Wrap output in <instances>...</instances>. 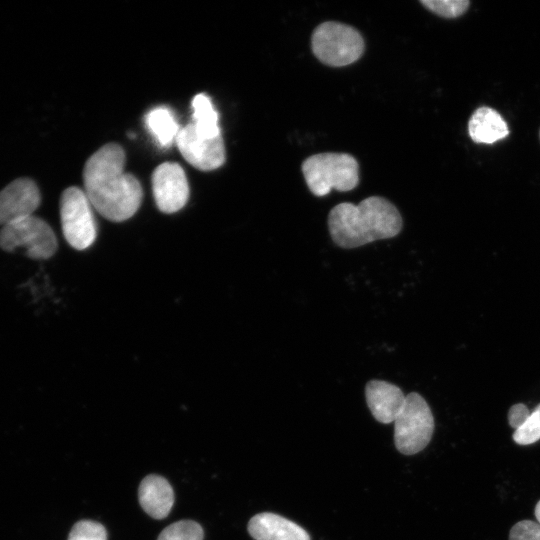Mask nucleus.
Returning a JSON list of instances; mask_svg holds the SVG:
<instances>
[{
	"label": "nucleus",
	"instance_id": "12",
	"mask_svg": "<svg viewBox=\"0 0 540 540\" xmlns=\"http://www.w3.org/2000/svg\"><path fill=\"white\" fill-rule=\"evenodd\" d=\"M248 532L255 540H311L304 528L271 512L253 516L248 523Z\"/></svg>",
	"mask_w": 540,
	"mask_h": 540
},
{
	"label": "nucleus",
	"instance_id": "22",
	"mask_svg": "<svg viewBox=\"0 0 540 540\" xmlns=\"http://www.w3.org/2000/svg\"><path fill=\"white\" fill-rule=\"evenodd\" d=\"M531 412L526 405L522 403L511 406L508 412V421L512 428H520L530 416Z\"/></svg>",
	"mask_w": 540,
	"mask_h": 540
},
{
	"label": "nucleus",
	"instance_id": "11",
	"mask_svg": "<svg viewBox=\"0 0 540 540\" xmlns=\"http://www.w3.org/2000/svg\"><path fill=\"white\" fill-rule=\"evenodd\" d=\"M365 397L373 417L383 424H389L402 410L406 395L392 383L371 380L366 384Z\"/></svg>",
	"mask_w": 540,
	"mask_h": 540
},
{
	"label": "nucleus",
	"instance_id": "3",
	"mask_svg": "<svg viewBox=\"0 0 540 540\" xmlns=\"http://www.w3.org/2000/svg\"><path fill=\"white\" fill-rule=\"evenodd\" d=\"M301 169L308 188L319 197L332 189L353 190L359 182L358 162L347 153L314 154L303 161Z\"/></svg>",
	"mask_w": 540,
	"mask_h": 540
},
{
	"label": "nucleus",
	"instance_id": "4",
	"mask_svg": "<svg viewBox=\"0 0 540 540\" xmlns=\"http://www.w3.org/2000/svg\"><path fill=\"white\" fill-rule=\"evenodd\" d=\"M311 47L313 54L323 64L342 67L356 62L362 56L365 43L354 27L327 21L314 29Z\"/></svg>",
	"mask_w": 540,
	"mask_h": 540
},
{
	"label": "nucleus",
	"instance_id": "16",
	"mask_svg": "<svg viewBox=\"0 0 540 540\" xmlns=\"http://www.w3.org/2000/svg\"><path fill=\"white\" fill-rule=\"evenodd\" d=\"M192 122L195 130L206 137L221 135L219 116L211 99L204 93L194 96L192 100Z\"/></svg>",
	"mask_w": 540,
	"mask_h": 540
},
{
	"label": "nucleus",
	"instance_id": "10",
	"mask_svg": "<svg viewBox=\"0 0 540 540\" xmlns=\"http://www.w3.org/2000/svg\"><path fill=\"white\" fill-rule=\"evenodd\" d=\"M40 201V192L33 180H14L0 191V225L33 215Z\"/></svg>",
	"mask_w": 540,
	"mask_h": 540
},
{
	"label": "nucleus",
	"instance_id": "18",
	"mask_svg": "<svg viewBox=\"0 0 540 540\" xmlns=\"http://www.w3.org/2000/svg\"><path fill=\"white\" fill-rule=\"evenodd\" d=\"M513 440L519 445H529L540 440V403L534 408L525 423L515 430Z\"/></svg>",
	"mask_w": 540,
	"mask_h": 540
},
{
	"label": "nucleus",
	"instance_id": "5",
	"mask_svg": "<svg viewBox=\"0 0 540 540\" xmlns=\"http://www.w3.org/2000/svg\"><path fill=\"white\" fill-rule=\"evenodd\" d=\"M434 432V418L425 399L416 392L406 395L402 410L394 421V443L405 455L422 451Z\"/></svg>",
	"mask_w": 540,
	"mask_h": 540
},
{
	"label": "nucleus",
	"instance_id": "14",
	"mask_svg": "<svg viewBox=\"0 0 540 540\" xmlns=\"http://www.w3.org/2000/svg\"><path fill=\"white\" fill-rule=\"evenodd\" d=\"M470 138L479 144H493L509 134L506 121L495 109L482 106L477 108L468 122Z\"/></svg>",
	"mask_w": 540,
	"mask_h": 540
},
{
	"label": "nucleus",
	"instance_id": "23",
	"mask_svg": "<svg viewBox=\"0 0 540 540\" xmlns=\"http://www.w3.org/2000/svg\"><path fill=\"white\" fill-rule=\"evenodd\" d=\"M535 517L540 524V501L536 504V507H535Z\"/></svg>",
	"mask_w": 540,
	"mask_h": 540
},
{
	"label": "nucleus",
	"instance_id": "7",
	"mask_svg": "<svg viewBox=\"0 0 540 540\" xmlns=\"http://www.w3.org/2000/svg\"><path fill=\"white\" fill-rule=\"evenodd\" d=\"M93 206L84 190L71 186L60 199V217L66 241L77 250L90 247L97 236Z\"/></svg>",
	"mask_w": 540,
	"mask_h": 540
},
{
	"label": "nucleus",
	"instance_id": "2",
	"mask_svg": "<svg viewBox=\"0 0 540 540\" xmlns=\"http://www.w3.org/2000/svg\"><path fill=\"white\" fill-rule=\"evenodd\" d=\"M398 209L387 199L371 196L355 205L343 202L328 215V228L334 243L342 248H356L370 242L392 238L402 229Z\"/></svg>",
	"mask_w": 540,
	"mask_h": 540
},
{
	"label": "nucleus",
	"instance_id": "15",
	"mask_svg": "<svg viewBox=\"0 0 540 540\" xmlns=\"http://www.w3.org/2000/svg\"><path fill=\"white\" fill-rule=\"evenodd\" d=\"M145 123L159 146L166 148L176 141L181 129L174 114L166 106H157L145 116Z\"/></svg>",
	"mask_w": 540,
	"mask_h": 540
},
{
	"label": "nucleus",
	"instance_id": "19",
	"mask_svg": "<svg viewBox=\"0 0 540 540\" xmlns=\"http://www.w3.org/2000/svg\"><path fill=\"white\" fill-rule=\"evenodd\" d=\"M420 3L428 10L445 18L461 16L470 4L468 0H421Z\"/></svg>",
	"mask_w": 540,
	"mask_h": 540
},
{
	"label": "nucleus",
	"instance_id": "6",
	"mask_svg": "<svg viewBox=\"0 0 540 540\" xmlns=\"http://www.w3.org/2000/svg\"><path fill=\"white\" fill-rule=\"evenodd\" d=\"M0 247L8 252L24 249L29 258L45 260L55 254L57 238L44 220L31 215L2 226Z\"/></svg>",
	"mask_w": 540,
	"mask_h": 540
},
{
	"label": "nucleus",
	"instance_id": "8",
	"mask_svg": "<svg viewBox=\"0 0 540 540\" xmlns=\"http://www.w3.org/2000/svg\"><path fill=\"white\" fill-rule=\"evenodd\" d=\"M175 143L184 159L199 170L211 171L225 162L222 136L200 135L191 123L181 127Z\"/></svg>",
	"mask_w": 540,
	"mask_h": 540
},
{
	"label": "nucleus",
	"instance_id": "24",
	"mask_svg": "<svg viewBox=\"0 0 540 540\" xmlns=\"http://www.w3.org/2000/svg\"><path fill=\"white\" fill-rule=\"evenodd\" d=\"M539 137H540V132H539Z\"/></svg>",
	"mask_w": 540,
	"mask_h": 540
},
{
	"label": "nucleus",
	"instance_id": "1",
	"mask_svg": "<svg viewBox=\"0 0 540 540\" xmlns=\"http://www.w3.org/2000/svg\"><path fill=\"white\" fill-rule=\"evenodd\" d=\"M125 159L119 144L108 143L88 158L83 170L84 192L93 208L113 222L132 217L143 198L138 179L124 171Z\"/></svg>",
	"mask_w": 540,
	"mask_h": 540
},
{
	"label": "nucleus",
	"instance_id": "9",
	"mask_svg": "<svg viewBox=\"0 0 540 540\" xmlns=\"http://www.w3.org/2000/svg\"><path fill=\"white\" fill-rule=\"evenodd\" d=\"M152 191L158 209L171 214L181 210L189 198V184L183 168L164 162L152 173Z\"/></svg>",
	"mask_w": 540,
	"mask_h": 540
},
{
	"label": "nucleus",
	"instance_id": "20",
	"mask_svg": "<svg viewBox=\"0 0 540 540\" xmlns=\"http://www.w3.org/2000/svg\"><path fill=\"white\" fill-rule=\"evenodd\" d=\"M68 540H107V532L98 522L81 520L72 527Z\"/></svg>",
	"mask_w": 540,
	"mask_h": 540
},
{
	"label": "nucleus",
	"instance_id": "21",
	"mask_svg": "<svg viewBox=\"0 0 540 540\" xmlns=\"http://www.w3.org/2000/svg\"><path fill=\"white\" fill-rule=\"evenodd\" d=\"M509 540H540V524L531 520L517 522L510 530Z\"/></svg>",
	"mask_w": 540,
	"mask_h": 540
},
{
	"label": "nucleus",
	"instance_id": "17",
	"mask_svg": "<svg viewBox=\"0 0 540 540\" xmlns=\"http://www.w3.org/2000/svg\"><path fill=\"white\" fill-rule=\"evenodd\" d=\"M203 529L193 520H180L164 528L157 540H203Z\"/></svg>",
	"mask_w": 540,
	"mask_h": 540
},
{
	"label": "nucleus",
	"instance_id": "13",
	"mask_svg": "<svg viewBox=\"0 0 540 540\" xmlns=\"http://www.w3.org/2000/svg\"><path fill=\"white\" fill-rule=\"evenodd\" d=\"M138 499L142 509L154 519L165 518L174 503L169 482L159 475H148L140 483Z\"/></svg>",
	"mask_w": 540,
	"mask_h": 540
}]
</instances>
